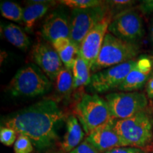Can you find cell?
I'll list each match as a JSON object with an SVG mask.
<instances>
[{
	"instance_id": "cell-1",
	"label": "cell",
	"mask_w": 153,
	"mask_h": 153,
	"mask_svg": "<svg viewBox=\"0 0 153 153\" xmlns=\"http://www.w3.org/2000/svg\"><path fill=\"white\" fill-rule=\"evenodd\" d=\"M65 114L56 101L45 99L9 114L1 122L30 139L39 151L51 148L58 137Z\"/></svg>"
},
{
	"instance_id": "cell-2",
	"label": "cell",
	"mask_w": 153,
	"mask_h": 153,
	"mask_svg": "<svg viewBox=\"0 0 153 153\" xmlns=\"http://www.w3.org/2000/svg\"><path fill=\"white\" fill-rule=\"evenodd\" d=\"M114 129L126 147L145 150L153 140V107L125 119H115Z\"/></svg>"
},
{
	"instance_id": "cell-3",
	"label": "cell",
	"mask_w": 153,
	"mask_h": 153,
	"mask_svg": "<svg viewBox=\"0 0 153 153\" xmlns=\"http://www.w3.org/2000/svg\"><path fill=\"white\" fill-rule=\"evenodd\" d=\"M52 89L50 79L35 64H28L17 71L7 87L16 97H36L49 92Z\"/></svg>"
},
{
	"instance_id": "cell-4",
	"label": "cell",
	"mask_w": 153,
	"mask_h": 153,
	"mask_svg": "<svg viewBox=\"0 0 153 153\" xmlns=\"http://www.w3.org/2000/svg\"><path fill=\"white\" fill-rule=\"evenodd\" d=\"M140 53L138 44L127 43L107 32L97 60L91 69L94 73L135 60Z\"/></svg>"
},
{
	"instance_id": "cell-5",
	"label": "cell",
	"mask_w": 153,
	"mask_h": 153,
	"mask_svg": "<svg viewBox=\"0 0 153 153\" xmlns=\"http://www.w3.org/2000/svg\"><path fill=\"white\" fill-rule=\"evenodd\" d=\"M74 113L88 135L113 118L106 99L95 94L84 95L75 106Z\"/></svg>"
},
{
	"instance_id": "cell-6",
	"label": "cell",
	"mask_w": 153,
	"mask_h": 153,
	"mask_svg": "<svg viewBox=\"0 0 153 153\" xmlns=\"http://www.w3.org/2000/svg\"><path fill=\"white\" fill-rule=\"evenodd\" d=\"M111 11L106 1L89 9H72L70 17V39L79 49L84 38Z\"/></svg>"
},
{
	"instance_id": "cell-7",
	"label": "cell",
	"mask_w": 153,
	"mask_h": 153,
	"mask_svg": "<svg viewBox=\"0 0 153 153\" xmlns=\"http://www.w3.org/2000/svg\"><path fill=\"white\" fill-rule=\"evenodd\" d=\"M108 32L121 41L137 44L145 34L142 16L133 8L120 11L113 16Z\"/></svg>"
},
{
	"instance_id": "cell-8",
	"label": "cell",
	"mask_w": 153,
	"mask_h": 153,
	"mask_svg": "<svg viewBox=\"0 0 153 153\" xmlns=\"http://www.w3.org/2000/svg\"><path fill=\"white\" fill-rule=\"evenodd\" d=\"M148 96L138 91L114 92L106 95L111 116L115 119H125L146 109L149 106Z\"/></svg>"
},
{
	"instance_id": "cell-9",
	"label": "cell",
	"mask_w": 153,
	"mask_h": 153,
	"mask_svg": "<svg viewBox=\"0 0 153 153\" xmlns=\"http://www.w3.org/2000/svg\"><path fill=\"white\" fill-rule=\"evenodd\" d=\"M137 59L93 73L89 85V89L93 92L103 93L118 89L135 66Z\"/></svg>"
},
{
	"instance_id": "cell-10",
	"label": "cell",
	"mask_w": 153,
	"mask_h": 153,
	"mask_svg": "<svg viewBox=\"0 0 153 153\" xmlns=\"http://www.w3.org/2000/svg\"><path fill=\"white\" fill-rule=\"evenodd\" d=\"M113 16L111 11L88 33L80 45L79 56L91 69L98 57Z\"/></svg>"
},
{
	"instance_id": "cell-11",
	"label": "cell",
	"mask_w": 153,
	"mask_h": 153,
	"mask_svg": "<svg viewBox=\"0 0 153 153\" xmlns=\"http://www.w3.org/2000/svg\"><path fill=\"white\" fill-rule=\"evenodd\" d=\"M32 57L36 65L51 80H55L57 74L64 68L60 56L53 45L45 42H38L34 45Z\"/></svg>"
},
{
	"instance_id": "cell-12",
	"label": "cell",
	"mask_w": 153,
	"mask_h": 153,
	"mask_svg": "<svg viewBox=\"0 0 153 153\" xmlns=\"http://www.w3.org/2000/svg\"><path fill=\"white\" fill-rule=\"evenodd\" d=\"M153 70V58L142 55L137 59L135 66L128 74L118 89L120 91L132 92L141 89L148 82Z\"/></svg>"
},
{
	"instance_id": "cell-13",
	"label": "cell",
	"mask_w": 153,
	"mask_h": 153,
	"mask_svg": "<svg viewBox=\"0 0 153 153\" xmlns=\"http://www.w3.org/2000/svg\"><path fill=\"white\" fill-rule=\"evenodd\" d=\"M114 120L109 121L96 128L88 135L86 141L93 145L99 152H107L116 148L126 147L120 137L114 129Z\"/></svg>"
},
{
	"instance_id": "cell-14",
	"label": "cell",
	"mask_w": 153,
	"mask_h": 153,
	"mask_svg": "<svg viewBox=\"0 0 153 153\" xmlns=\"http://www.w3.org/2000/svg\"><path fill=\"white\" fill-rule=\"evenodd\" d=\"M41 34L45 41L51 43L60 38H70V17L65 11L56 9L51 12L44 21Z\"/></svg>"
},
{
	"instance_id": "cell-15",
	"label": "cell",
	"mask_w": 153,
	"mask_h": 153,
	"mask_svg": "<svg viewBox=\"0 0 153 153\" xmlns=\"http://www.w3.org/2000/svg\"><path fill=\"white\" fill-rule=\"evenodd\" d=\"M67 131L63 137L61 148L65 152H70L76 148L83 139L84 133L79 120L74 115H70L67 118Z\"/></svg>"
},
{
	"instance_id": "cell-16",
	"label": "cell",
	"mask_w": 153,
	"mask_h": 153,
	"mask_svg": "<svg viewBox=\"0 0 153 153\" xmlns=\"http://www.w3.org/2000/svg\"><path fill=\"white\" fill-rule=\"evenodd\" d=\"M55 4L54 1H30L24 9L23 23L25 28L28 30L33 29L36 22L45 16L48 11Z\"/></svg>"
},
{
	"instance_id": "cell-17",
	"label": "cell",
	"mask_w": 153,
	"mask_h": 153,
	"mask_svg": "<svg viewBox=\"0 0 153 153\" xmlns=\"http://www.w3.org/2000/svg\"><path fill=\"white\" fill-rule=\"evenodd\" d=\"M65 68L72 70L74 61L79 55V49L69 38H60L52 43Z\"/></svg>"
},
{
	"instance_id": "cell-18",
	"label": "cell",
	"mask_w": 153,
	"mask_h": 153,
	"mask_svg": "<svg viewBox=\"0 0 153 153\" xmlns=\"http://www.w3.org/2000/svg\"><path fill=\"white\" fill-rule=\"evenodd\" d=\"M3 33L6 39L15 47L22 51H27L30 44V38L19 26L12 23L5 24Z\"/></svg>"
},
{
	"instance_id": "cell-19",
	"label": "cell",
	"mask_w": 153,
	"mask_h": 153,
	"mask_svg": "<svg viewBox=\"0 0 153 153\" xmlns=\"http://www.w3.org/2000/svg\"><path fill=\"white\" fill-rule=\"evenodd\" d=\"M73 74V89L89 85L91 82V68L81 57H77L72 69Z\"/></svg>"
},
{
	"instance_id": "cell-20",
	"label": "cell",
	"mask_w": 153,
	"mask_h": 153,
	"mask_svg": "<svg viewBox=\"0 0 153 153\" xmlns=\"http://www.w3.org/2000/svg\"><path fill=\"white\" fill-rule=\"evenodd\" d=\"M56 90L62 97H66L73 89V74L70 69L63 68L55 79Z\"/></svg>"
},
{
	"instance_id": "cell-21",
	"label": "cell",
	"mask_w": 153,
	"mask_h": 153,
	"mask_svg": "<svg viewBox=\"0 0 153 153\" xmlns=\"http://www.w3.org/2000/svg\"><path fill=\"white\" fill-rule=\"evenodd\" d=\"M0 11L4 18L16 23H23L24 9L17 3L11 1H1Z\"/></svg>"
},
{
	"instance_id": "cell-22",
	"label": "cell",
	"mask_w": 153,
	"mask_h": 153,
	"mask_svg": "<svg viewBox=\"0 0 153 153\" xmlns=\"http://www.w3.org/2000/svg\"><path fill=\"white\" fill-rule=\"evenodd\" d=\"M104 1L99 0H62L60 3L72 9H89L103 4Z\"/></svg>"
},
{
	"instance_id": "cell-23",
	"label": "cell",
	"mask_w": 153,
	"mask_h": 153,
	"mask_svg": "<svg viewBox=\"0 0 153 153\" xmlns=\"http://www.w3.org/2000/svg\"><path fill=\"white\" fill-rule=\"evenodd\" d=\"M14 150L15 153H31L33 150V145L28 137L19 135L14 143Z\"/></svg>"
},
{
	"instance_id": "cell-24",
	"label": "cell",
	"mask_w": 153,
	"mask_h": 153,
	"mask_svg": "<svg viewBox=\"0 0 153 153\" xmlns=\"http://www.w3.org/2000/svg\"><path fill=\"white\" fill-rule=\"evenodd\" d=\"M17 134L14 129L1 126L0 130V141L6 146H11L16 142Z\"/></svg>"
},
{
	"instance_id": "cell-25",
	"label": "cell",
	"mask_w": 153,
	"mask_h": 153,
	"mask_svg": "<svg viewBox=\"0 0 153 153\" xmlns=\"http://www.w3.org/2000/svg\"><path fill=\"white\" fill-rule=\"evenodd\" d=\"M113 15L115 14V11L118 10V13L126 9L132 8V6L135 4V1L131 0H114V1H106ZM117 13V14H118Z\"/></svg>"
},
{
	"instance_id": "cell-26",
	"label": "cell",
	"mask_w": 153,
	"mask_h": 153,
	"mask_svg": "<svg viewBox=\"0 0 153 153\" xmlns=\"http://www.w3.org/2000/svg\"><path fill=\"white\" fill-rule=\"evenodd\" d=\"M68 153H99L93 145L87 141H84L81 144L78 145L76 148Z\"/></svg>"
},
{
	"instance_id": "cell-27",
	"label": "cell",
	"mask_w": 153,
	"mask_h": 153,
	"mask_svg": "<svg viewBox=\"0 0 153 153\" xmlns=\"http://www.w3.org/2000/svg\"><path fill=\"white\" fill-rule=\"evenodd\" d=\"M104 153H146L145 150L133 147H120L107 151Z\"/></svg>"
},
{
	"instance_id": "cell-28",
	"label": "cell",
	"mask_w": 153,
	"mask_h": 153,
	"mask_svg": "<svg viewBox=\"0 0 153 153\" xmlns=\"http://www.w3.org/2000/svg\"><path fill=\"white\" fill-rule=\"evenodd\" d=\"M138 9L144 14H153V0L141 1L138 6Z\"/></svg>"
},
{
	"instance_id": "cell-29",
	"label": "cell",
	"mask_w": 153,
	"mask_h": 153,
	"mask_svg": "<svg viewBox=\"0 0 153 153\" xmlns=\"http://www.w3.org/2000/svg\"><path fill=\"white\" fill-rule=\"evenodd\" d=\"M146 93L149 99H153V70L146 84Z\"/></svg>"
},
{
	"instance_id": "cell-30",
	"label": "cell",
	"mask_w": 153,
	"mask_h": 153,
	"mask_svg": "<svg viewBox=\"0 0 153 153\" xmlns=\"http://www.w3.org/2000/svg\"><path fill=\"white\" fill-rule=\"evenodd\" d=\"M150 40H151V42H152V43L153 44V21H152V24H151V26H150Z\"/></svg>"
},
{
	"instance_id": "cell-31",
	"label": "cell",
	"mask_w": 153,
	"mask_h": 153,
	"mask_svg": "<svg viewBox=\"0 0 153 153\" xmlns=\"http://www.w3.org/2000/svg\"><path fill=\"white\" fill-rule=\"evenodd\" d=\"M152 153H153V151H152Z\"/></svg>"
}]
</instances>
